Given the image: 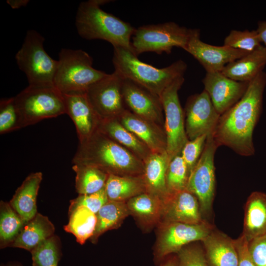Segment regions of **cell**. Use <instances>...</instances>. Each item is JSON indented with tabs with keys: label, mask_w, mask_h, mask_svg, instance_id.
Segmentation results:
<instances>
[{
	"label": "cell",
	"mask_w": 266,
	"mask_h": 266,
	"mask_svg": "<svg viewBox=\"0 0 266 266\" xmlns=\"http://www.w3.org/2000/svg\"><path fill=\"white\" fill-rule=\"evenodd\" d=\"M266 65V48L261 45L243 57L227 64L221 71L237 81L249 82L263 71Z\"/></svg>",
	"instance_id": "obj_25"
},
{
	"label": "cell",
	"mask_w": 266,
	"mask_h": 266,
	"mask_svg": "<svg viewBox=\"0 0 266 266\" xmlns=\"http://www.w3.org/2000/svg\"><path fill=\"white\" fill-rule=\"evenodd\" d=\"M108 200L104 188L90 194L79 195L70 201L68 213L79 207H85L95 214Z\"/></svg>",
	"instance_id": "obj_38"
},
{
	"label": "cell",
	"mask_w": 266,
	"mask_h": 266,
	"mask_svg": "<svg viewBox=\"0 0 266 266\" xmlns=\"http://www.w3.org/2000/svg\"><path fill=\"white\" fill-rule=\"evenodd\" d=\"M26 223L9 203L0 202V247H10Z\"/></svg>",
	"instance_id": "obj_32"
},
{
	"label": "cell",
	"mask_w": 266,
	"mask_h": 266,
	"mask_svg": "<svg viewBox=\"0 0 266 266\" xmlns=\"http://www.w3.org/2000/svg\"><path fill=\"white\" fill-rule=\"evenodd\" d=\"M256 30H232L225 37L224 45L251 52L261 45Z\"/></svg>",
	"instance_id": "obj_36"
},
{
	"label": "cell",
	"mask_w": 266,
	"mask_h": 266,
	"mask_svg": "<svg viewBox=\"0 0 266 266\" xmlns=\"http://www.w3.org/2000/svg\"><path fill=\"white\" fill-rule=\"evenodd\" d=\"M58 61L54 85L63 94L85 93L108 74L93 67L92 57L81 49H62Z\"/></svg>",
	"instance_id": "obj_5"
},
{
	"label": "cell",
	"mask_w": 266,
	"mask_h": 266,
	"mask_svg": "<svg viewBox=\"0 0 266 266\" xmlns=\"http://www.w3.org/2000/svg\"><path fill=\"white\" fill-rule=\"evenodd\" d=\"M256 31L261 42H263L266 48V21H259Z\"/></svg>",
	"instance_id": "obj_42"
},
{
	"label": "cell",
	"mask_w": 266,
	"mask_h": 266,
	"mask_svg": "<svg viewBox=\"0 0 266 266\" xmlns=\"http://www.w3.org/2000/svg\"><path fill=\"white\" fill-rule=\"evenodd\" d=\"M0 266H23L22 264L18 262H9L6 264L2 263Z\"/></svg>",
	"instance_id": "obj_45"
},
{
	"label": "cell",
	"mask_w": 266,
	"mask_h": 266,
	"mask_svg": "<svg viewBox=\"0 0 266 266\" xmlns=\"http://www.w3.org/2000/svg\"><path fill=\"white\" fill-rule=\"evenodd\" d=\"M123 78L115 71L91 85L86 96L101 119L118 118L127 108L122 94Z\"/></svg>",
	"instance_id": "obj_12"
},
{
	"label": "cell",
	"mask_w": 266,
	"mask_h": 266,
	"mask_svg": "<svg viewBox=\"0 0 266 266\" xmlns=\"http://www.w3.org/2000/svg\"><path fill=\"white\" fill-rule=\"evenodd\" d=\"M109 200L126 202L146 192L142 175L121 176L109 174L104 187Z\"/></svg>",
	"instance_id": "obj_28"
},
{
	"label": "cell",
	"mask_w": 266,
	"mask_h": 266,
	"mask_svg": "<svg viewBox=\"0 0 266 266\" xmlns=\"http://www.w3.org/2000/svg\"><path fill=\"white\" fill-rule=\"evenodd\" d=\"M31 253L33 266H58L62 257L60 238L53 235L40 243Z\"/></svg>",
	"instance_id": "obj_33"
},
{
	"label": "cell",
	"mask_w": 266,
	"mask_h": 266,
	"mask_svg": "<svg viewBox=\"0 0 266 266\" xmlns=\"http://www.w3.org/2000/svg\"><path fill=\"white\" fill-rule=\"evenodd\" d=\"M23 128L21 115L14 97L3 99L0 101V133Z\"/></svg>",
	"instance_id": "obj_35"
},
{
	"label": "cell",
	"mask_w": 266,
	"mask_h": 266,
	"mask_svg": "<svg viewBox=\"0 0 266 266\" xmlns=\"http://www.w3.org/2000/svg\"><path fill=\"white\" fill-rule=\"evenodd\" d=\"M75 189L79 195L97 192L104 188L108 174L96 167L74 164Z\"/></svg>",
	"instance_id": "obj_31"
},
{
	"label": "cell",
	"mask_w": 266,
	"mask_h": 266,
	"mask_svg": "<svg viewBox=\"0 0 266 266\" xmlns=\"http://www.w3.org/2000/svg\"><path fill=\"white\" fill-rule=\"evenodd\" d=\"M209 266H238L234 239L216 228L201 241Z\"/></svg>",
	"instance_id": "obj_20"
},
{
	"label": "cell",
	"mask_w": 266,
	"mask_h": 266,
	"mask_svg": "<svg viewBox=\"0 0 266 266\" xmlns=\"http://www.w3.org/2000/svg\"><path fill=\"white\" fill-rule=\"evenodd\" d=\"M129 215L126 202L108 200L96 214V229L90 241L96 243L102 234L118 228Z\"/></svg>",
	"instance_id": "obj_29"
},
{
	"label": "cell",
	"mask_w": 266,
	"mask_h": 266,
	"mask_svg": "<svg viewBox=\"0 0 266 266\" xmlns=\"http://www.w3.org/2000/svg\"><path fill=\"white\" fill-rule=\"evenodd\" d=\"M207 134H203L188 140L183 146L180 155L186 163L189 174L195 166L203 150Z\"/></svg>",
	"instance_id": "obj_39"
},
{
	"label": "cell",
	"mask_w": 266,
	"mask_h": 266,
	"mask_svg": "<svg viewBox=\"0 0 266 266\" xmlns=\"http://www.w3.org/2000/svg\"><path fill=\"white\" fill-rule=\"evenodd\" d=\"M55 227L49 218L37 213L26 223L10 247L31 251L40 243L53 236Z\"/></svg>",
	"instance_id": "obj_26"
},
{
	"label": "cell",
	"mask_w": 266,
	"mask_h": 266,
	"mask_svg": "<svg viewBox=\"0 0 266 266\" xmlns=\"http://www.w3.org/2000/svg\"><path fill=\"white\" fill-rule=\"evenodd\" d=\"M190 174L181 155L173 158L168 164L166 174V185L168 194L186 189Z\"/></svg>",
	"instance_id": "obj_34"
},
{
	"label": "cell",
	"mask_w": 266,
	"mask_h": 266,
	"mask_svg": "<svg viewBox=\"0 0 266 266\" xmlns=\"http://www.w3.org/2000/svg\"><path fill=\"white\" fill-rule=\"evenodd\" d=\"M68 222L64 227L65 231L73 234L78 243L84 244L95 231L96 214L86 207H79L68 213Z\"/></svg>",
	"instance_id": "obj_30"
},
{
	"label": "cell",
	"mask_w": 266,
	"mask_h": 266,
	"mask_svg": "<svg viewBox=\"0 0 266 266\" xmlns=\"http://www.w3.org/2000/svg\"><path fill=\"white\" fill-rule=\"evenodd\" d=\"M72 163L121 176L142 175L144 170L143 161L99 130L79 142Z\"/></svg>",
	"instance_id": "obj_2"
},
{
	"label": "cell",
	"mask_w": 266,
	"mask_h": 266,
	"mask_svg": "<svg viewBox=\"0 0 266 266\" xmlns=\"http://www.w3.org/2000/svg\"><path fill=\"white\" fill-rule=\"evenodd\" d=\"M184 114L189 140L203 134H213L220 116L205 90L188 98Z\"/></svg>",
	"instance_id": "obj_13"
},
{
	"label": "cell",
	"mask_w": 266,
	"mask_h": 266,
	"mask_svg": "<svg viewBox=\"0 0 266 266\" xmlns=\"http://www.w3.org/2000/svg\"><path fill=\"white\" fill-rule=\"evenodd\" d=\"M218 147L213 134L208 135L202 154L190 174L186 187L197 198L202 218L206 221L212 214L215 197L214 156Z\"/></svg>",
	"instance_id": "obj_9"
},
{
	"label": "cell",
	"mask_w": 266,
	"mask_h": 266,
	"mask_svg": "<svg viewBox=\"0 0 266 266\" xmlns=\"http://www.w3.org/2000/svg\"><path fill=\"white\" fill-rule=\"evenodd\" d=\"M130 215L145 227L159 224L163 212V201L146 192L136 196L126 201Z\"/></svg>",
	"instance_id": "obj_27"
},
{
	"label": "cell",
	"mask_w": 266,
	"mask_h": 266,
	"mask_svg": "<svg viewBox=\"0 0 266 266\" xmlns=\"http://www.w3.org/2000/svg\"><path fill=\"white\" fill-rule=\"evenodd\" d=\"M42 179L41 172L29 174L17 189L9 202L26 223L37 213L36 199Z\"/></svg>",
	"instance_id": "obj_22"
},
{
	"label": "cell",
	"mask_w": 266,
	"mask_h": 266,
	"mask_svg": "<svg viewBox=\"0 0 266 266\" xmlns=\"http://www.w3.org/2000/svg\"><path fill=\"white\" fill-rule=\"evenodd\" d=\"M170 159L166 151L152 153L144 162L142 174L146 192L163 201L168 196L166 174Z\"/></svg>",
	"instance_id": "obj_21"
},
{
	"label": "cell",
	"mask_w": 266,
	"mask_h": 266,
	"mask_svg": "<svg viewBox=\"0 0 266 266\" xmlns=\"http://www.w3.org/2000/svg\"><path fill=\"white\" fill-rule=\"evenodd\" d=\"M63 95L66 114L74 124L79 142H82L98 130L101 119L92 106L86 93Z\"/></svg>",
	"instance_id": "obj_18"
},
{
	"label": "cell",
	"mask_w": 266,
	"mask_h": 266,
	"mask_svg": "<svg viewBox=\"0 0 266 266\" xmlns=\"http://www.w3.org/2000/svg\"><path fill=\"white\" fill-rule=\"evenodd\" d=\"M184 80V76L176 78L159 96L165 113L166 152L170 161L180 154L183 146L189 140L185 131L184 111L178 97V91Z\"/></svg>",
	"instance_id": "obj_11"
},
{
	"label": "cell",
	"mask_w": 266,
	"mask_h": 266,
	"mask_svg": "<svg viewBox=\"0 0 266 266\" xmlns=\"http://www.w3.org/2000/svg\"><path fill=\"white\" fill-rule=\"evenodd\" d=\"M204 220L196 197L187 189L169 194L163 201L161 222L198 224Z\"/></svg>",
	"instance_id": "obj_17"
},
{
	"label": "cell",
	"mask_w": 266,
	"mask_h": 266,
	"mask_svg": "<svg viewBox=\"0 0 266 266\" xmlns=\"http://www.w3.org/2000/svg\"><path fill=\"white\" fill-rule=\"evenodd\" d=\"M160 266H176V256L169 255L162 262Z\"/></svg>",
	"instance_id": "obj_44"
},
{
	"label": "cell",
	"mask_w": 266,
	"mask_h": 266,
	"mask_svg": "<svg viewBox=\"0 0 266 266\" xmlns=\"http://www.w3.org/2000/svg\"><path fill=\"white\" fill-rule=\"evenodd\" d=\"M185 51L198 61L206 72H221L227 64L249 53L224 45L206 43L200 39V30L197 29H191Z\"/></svg>",
	"instance_id": "obj_14"
},
{
	"label": "cell",
	"mask_w": 266,
	"mask_h": 266,
	"mask_svg": "<svg viewBox=\"0 0 266 266\" xmlns=\"http://www.w3.org/2000/svg\"><path fill=\"white\" fill-rule=\"evenodd\" d=\"M266 234V193L255 191L248 197L244 207L242 234L247 241Z\"/></svg>",
	"instance_id": "obj_23"
},
{
	"label": "cell",
	"mask_w": 266,
	"mask_h": 266,
	"mask_svg": "<svg viewBox=\"0 0 266 266\" xmlns=\"http://www.w3.org/2000/svg\"><path fill=\"white\" fill-rule=\"evenodd\" d=\"M44 38L34 30H28L15 56L17 64L26 75L29 85L54 86L58 61L52 59L43 47Z\"/></svg>",
	"instance_id": "obj_7"
},
{
	"label": "cell",
	"mask_w": 266,
	"mask_h": 266,
	"mask_svg": "<svg viewBox=\"0 0 266 266\" xmlns=\"http://www.w3.org/2000/svg\"><path fill=\"white\" fill-rule=\"evenodd\" d=\"M98 130L130 151L143 163L152 153L143 142L124 127L118 118L101 119Z\"/></svg>",
	"instance_id": "obj_24"
},
{
	"label": "cell",
	"mask_w": 266,
	"mask_h": 266,
	"mask_svg": "<svg viewBox=\"0 0 266 266\" xmlns=\"http://www.w3.org/2000/svg\"><path fill=\"white\" fill-rule=\"evenodd\" d=\"M6 2L13 9H18L26 6L29 2V0H7Z\"/></svg>",
	"instance_id": "obj_43"
},
{
	"label": "cell",
	"mask_w": 266,
	"mask_h": 266,
	"mask_svg": "<svg viewBox=\"0 0 266 266\" xmlns=\"http://www.w3.org/2000/svg\"><path fill=\"white\" fill-rule=\"evenodd\" d=\"M266 85L263 71L249 81L240 100L220 115L213 133L219 147L227 146L243 156L254 154L253 133L262 113Z\"/></svg>",
	"instance_id": "obj_1"
},
{
	"label": "cell",
	"mask_w": 266,
	"mask_h": 266,
	"mask_svg": "<svg viewBox=\"0 0 266 266\" xmlns=\"http://www.w3.org/2000/svg\"><path fill=\"white\" fill-rule=\"evenodd\" d=\"M191 32V29L173 22L140 26L135 29L132 37L133 53L137 57L147 52L168 54L174 47L185 50Z\"/></svg>",
	"instance_id": "obj_8"
},
{
	"label": "cell",
	"mask_w": 266,
	"mask_h": 266,
	"mask_svg": "<svg viewBox=\"0 0 266 266\" xmlns=\"http://www.w3.org/2000/svg\"><path fill=\"white\" fill-rule=\"evenodd\" d=\"M159 224L154 255L156 262L161 263L184 246L201 241L214 228L208 221L198 224L174 222H161Z\"/></svg>",
	"instance_id": "obj_10"
},
{
	"label": "cell",
	"mask_w": 266,
	"mask_h": 266,
	"mask_svg": "<svg viewBox=\"0 0 266 266\" xmlns=\"http://www.w3.org/2000/svg\"><path fill=\"white\" fill-rule=\"evenodd\" d=\"M113 48L114 71L123 78L134 82L159 97L175 79L184 76L187 69V64L182 60L159 68L141 62L128 49Z\"/></svg>",
	"instance_id": "obj_4"
},
{
	"label": "cell",
	"mask_w": 266,
	"mask_h": 266,
	"mask_svg": "<svg viewBox=\"0 0 266 266\" xmlns=\"http://www.w3.org/2000/svg\"><path fill=\"white\" fill-rule=\"evenodd\" d=\"M190 243L176 253V266H209L202 245Z\"/></svg>",
	"instance_id": "obj_37"
},
{
	"label": "cell",
	"mask_w": 266,
	"mask_h": 266,
	"mask_svg": "<svg viewBox=\"0 0 266 266\" xmlns=\"http://www.w3.org/2000/svg\"><path fill=\"white\" fill-rule=\"evenodd\" d=\"M202 82L204 90L220 115L240 100L249 82L234 80L220 71L206 72Z\"/></svg>",
	"instance_id": "obj_16"
},
{
	"label": "cell",
	"mask_w": 266,
	"mask_h": 266,
	"mask_svg": "<svg viewBox=\"0 0 266 266\" xmlns=\"http://www.w3.org/2000/svg\"><path fill=\"white\" fill-rule=\"evenodd\" d=\"M14 98L23 128L66 114L63 95L55 86L28 85Z\"/></svg>",
	"instance_id": "obj_6"
},
{
	"label": "cell",
	"mask_w": 266,
	"mask_h": 266,
	"mask_svg": "<svg viewBox=\"0 0 266 266\" xmlns=\"http://www.w3.org/2000/svg\"><path fill=\"white\" fill-rule=\"evenodd\" d=\"M122 94L128 110L164 128L163 108L159 96L134 82L123 78Z\"/></svg>",
	"instance_id": "obj_15"
},
{
	"label": "cell",
	"mask_w": 266,
	"mask_h": 266,
	"mask_svg": "<svg viewBox=\"0 0 266 266\" xmlns=\"http://www.w3.org/2000/svg\"><path fill=\"white\" fill-rule=\"evenodd\" d=\"M248 248L255 266H266V234L248 242Z\"/></svg>",
	"instance_id": "obj_40"
},
{
	"label": "cell",
	"mask_w": 266,
	"mask_h": 266,
	"mask_svg": "<svg viewBox=\"0 0 266 266\" xmlns=\"http://www.w3.org/2000/svg\"><path fill=\"white\" fill-rule=\"evenodd\" d=\"M109 1L89 0L79 4L75 17L78 33L85 39L105 40L113 47H123L133 53L131 39L135 29L100 8Z\"/></svg>",
	"instance_id": "obj_3"
},
{
	"label": "cell",
	"mask_w": 266,
	"mask_h": 266,
	"mask_svg": "<svg viewBox=\"0 0 266 266\" xmlns=\"http://www.w3.org/2000/svg\"><path fill=\"white\" fill-rule=\"evenodd\" d=\"M238 256V266H255L250 257L248 241L241 234L237 239H234Z\"/></svg>",
	"instance_id": "obj_41"
},
{
	"label": "cell",
	"mask_w": 266,
	"mask_h": 266,
	"mask_svg": "<svg viewBox=\"0 0 266 266\" xmlns=\"http://www.w3.org/2000/svg\"><path fill=\"white\" fill-rule=\"evenodd\" d=\"M118 119L152 153L166 151V138L164 128L134 114L128 109Z\"/></svg>",
	"instance_id": "obj_19"
}]
</instances>
